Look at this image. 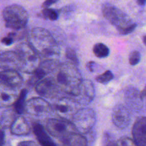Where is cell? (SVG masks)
I'll use <instances>...</instances> for the list:
<instances>
[{"label": "cell", "mask_w": 146, "mask_h": 146, "mask_svg": "<svg viewBox=\"0 0 146 146\" xmlns=\"http://www.w3.org/2000/svg\"><path fill=\"white\" fill-rule=\"evenodd\" d=\"M28 44L40 56L45 60H56L60 55V48L57 41L45 29H31L29 35Z\"/></svg>", "instance_id": "obj_1"}, {"label": "cell", "mask_w": 146, "mask_h": 146, "mask_svg": "<svg viewBox=\"0 0 146 146\" xmlns=\"http://www.w3.org/2000/svg\"><path fill=\"white\" fill-rule=\"evenodd\" d=\"M55 71V76L53 78L59 90L72 97L77 96L83 80L75 65L71 63L63 64L58 65Z\"/></svg>", "instance_id": "obj_2"}, {"label": "cell", "mask_w": 146, "mask_h": 146, "mask_svg": "<svg viewBox=\"0 0 146 146\" xmlns=\"http://www.w3.org/2000/svg\"><path fill=\"white\" fill-rule=\"evenodd\" d=\"M104 17L116 27L121 34H129L133 32L137 24L123 11L113 5H105L102 9Z\"/></svg>", "instance_id": "obj_3"}, {"label": "cell", "mask_w": 146, "mask_h": 146, "mask_svg": "<svg viewBox=\"0 0 146 146\" xmlns=\"http://www.w3.org/2000/svg\"><path fill=\"white\" fill-rule=\"evenodd\" d=\"M6 27L14 30L24 29L27 26L29 15L25 9L20 5L7 6L2 12Z\"/></svg>", "instance_id": "obj_4"}, {"label": "cell", "mask_w": 146, "mask_h": 146, "mask_svg": "<svg viewBox=\"0 0 146 146\" xmlns=\"http://www.w3.org/2000/svg\"><path fill=\"white\" fill-rule=\"evenodd\" d=\"M21 63V68L24 72L32 74L40 65V56L27 43L19 44L16 49Z\"/></svg>", "instance_id": "obj_5"}, {"label": "cell", "mask_w": 146, "mask_h": 146, "mask_svg": "<svg viewBox=\"0 0 146 146\" xmlns=\"http://www.w3.org/2000/svg\"><path fill=\"white\" fill-rule=\"evenodd\" d=\"M76 131L81 133L90 131L96 123V114L91 108H81L76 111L71 121Z\"/></svg>", "instance_id": "obj_6"}, {"label": "cell", "mask_w": 146, "mask_h": 146, "mask_svg": "<svg viewBox=\"0 0 146 146\" xmlns=\"http://www.w3.org/2000/svg\"><path fill=\"white\" fill-rule=\"evenodd\" d=\"M46 128L47 132L52 136L57 138L58 141H61L73 133L77 132L71 121L64 119L52 118L48 120Z\"/></svg>", "instance_id": "obj_7"}, {"label": "cell", "mask_w": 146, "mask_h": 146, "mask_svg": "<svg viewBox=\"0 0 146 146\" xmlns=\"http://www.w3.org/2000/svg\"><path fill=\"white\" fill-rule=\"evenodd\" d=\"M74 102H75V101L73 98L64 97L60 98L57 100V102L52 104V108L61 119L70 121V119L72 120L73 115L76 113L74 111L75 103Z\"/></svg>", "instance_id": "obj_8"}, {"label": "cell", "mask_w": 146, "mask_h": 146, "mask_svg": "<svg viewBox=\"0 0 146 146\" xmlns=\"http://www.w3.org/2000/svg\"><path fill=\"white\" fill-rule=\"evenodd\" d=\"M50 105L44 98L37 97L30 98L26 102L24 111L29 115L41 116L47 113L50 111Z\"/></svg>", "instance_id": "obj_9"}, {"label": "cell", "mask_w": 146, "mask_h": 146, "mask_svg": "<svg viewBox=\"0 0 146 146\" xmlns=\"http://www.w3.org/2000/svg\"><path fill=\"white\" fill-rule=\"evenodd\" d=\"M35 91L42 97L53 98L60 90L53 77H46L36 84Z\"/></svg>", "instance_id": "obj_10"}, {"label": "cell", "mask_w": 146, "mask_h": 146, "mask_svg": "<svg viewBox=\"0 0 146 146\" xmlns=\"http://www.w3.org/2000/svg\"><path fill=\"white\" fill-rule=\"evenodd\" d=\"M0 68L17 71L21 68V63L16 51H7L0 54Z\"/></svg>", "instance_id": "obj_11"}, {"label": "cell", "mask_w": 146, "mask_h": 146, "mask_svg": "<svg viewBox=\"0 0 146 146\" xmlns=\"http://www.w3.org/2000/svg\"><path fill=\"white\" fill-rule=\"evenodd\" d=\"M113 123L120 129L127 128L130 122V114L125 106L117 105L114 108L112 114Z\"/></svg>", "instance_id": "obj_12"}, {"label": "cell", "mask_w": 146, "mask_h": 146, "mask_svg": "<svg viewBox=\"0 0 146 146\" xmlns=\"http://www.w3.org/2000/svg\"><path fill=\"white\" fill-rule=\"evenodd\" d=\"M132 134L135 146H146V117H140L136 120Z\"/></svg>", "instance_id": "obj_13"}, {"label": "cell", "mask_w": 146, "mask_h": 146, "mask_svg": "<svg viewBox=\"0 0 146 146\" xmlns=\"http://www.w3.org/2000/svg\"><path fill=\"white\" fill-rule=\"evenodd\" d=\"M94 96V88L92 82L89 80H84L80 86V92L74 100L76 103L88 104L90 103Z\"/></svg>", "instance_id": "obj_14"}, {"label": "cell", "mask_w": 146, "mask_h": 146, "mask_svg": "<svg viewBox=\"0 0 146 146\" xmlns=\"http://www.w3.org/2000/svg\"><path fill=\"white\" fill-rule=\"evenodd\" d=\"M17 97L15 88L0 81V106H10L14 105Z\"/></svg>", "instance_id": "obj_15"}, {"label": "cell", "mask_w": 146, "mask_h": 146, "mask_svg": "<svg viewBox=\"0 0 146 146\" xmlns=\"http://www.w3.org/2000/svg\"><path fill=\"white\" fill-rule=\"evenodd\" d=\"M0 81L15 88L16 87L21 85L22 83V78L17 71L3 70L0 72Z\"/></svg>", "instance_id": "obj_16"}, {"label": "cell", "mask_w": 146, "mask_h": 146, "mask_svg": "<svg viewBox=\"0 0 146 146\" xmlns=\"http://www.w3.org/2000/svg\"><path fill=\"white\" fill-rule=\"evenodd\" d=\"M11 133L16 135H26L31 132V128L25 118L19 116L14 119L10 126Z\"/></svg>", "instance_id": "obj_17"}, {"label": "cell", "mask_w": 146, "mask_h": 146, "mask_svg": "<svg viewBox=\"0 0 146 146\" xmlns=\"http://www.w3.org/2000/svg\"><path fill=\"white\" fill-rule=\"evenodd\" d=\"M33 133L35 135L36 138L38 140V142L41 146H57L54 141L50 138L47 131L44 128V127L40 123L33 124L32 125Z\"/></svg>", "instance_id": "obj_18"}, {"label": "cell", "mask_w": 146, "mask_h": 146, "mask_svg": "<svg viewBox=\"0 0 146 146\" xmlns=\"http://www.w3.org/2000/svg\"><path fill=\"white\" fill-rule=\"evenodd\" d=\"M60 146H87V141L82 134L74 132L59 141Z\"/></svg>", "instance_id": "obj_19"}, {"label": "cell", "mask_w": 146, "mask_h": 146, "mask_svg": "<svg viewBox=\"0 0 146 146\" xmlns=\"http://www.w3.org/2000/svg\"><path fill=\"white\" fill-rule=\"evenodd\" d=\"M27 95V90L24 88L21 91L19 95L17 97L15 103L14 104V111L17 113L22 114L24 112L26 106V97Z\"/></svg>", "instance_id": "obj_20"}, {"label": "cell", "mask_w": 146, "mask_h": 146, "mask_svg": "<svg viewBox=\"0 0 146 146\" xmlns=\"http://www.w3.org/2000/svg\"><path fill=\"white\" fill-rule=\"evenodd\" d=\"M93 53L98 58H105L110 54V49L104 44L98 43L93 46Z\"/></svg>", "instance_id": "obj_21"}, {"label": "cell", "mask_w": 146, "mask_h": 146, "mask_svg": "<svg viewBox=\"0 0 146 146\" xmlns=\"http://www.w3.org/2000/svg\"><path fill=\"white\" fill-rule=\"evenodd\" d=\"M113 78V74L110 71H106L102 74L97 76L96 77V81L100 84H106L110 82Z\"/></svg>", "instance_id": "obj_22"}, {"label": "cell", "mask_w": 146, "mask_h": 146, "mask_svg": "<svg viewBox=\"0 0 146 146\" xmlns=\"http://www.w3.org/2000/svg\"><path fill=\"white\" fill-rule=\"evenodd\" d=\"M42 15L45 19H47L51 21H55L58 19L59 14L55 9L50 8L44 9L42 11Z\"/></svg>", "instance_id": "obj_23"}, {"label": "cell", "mask_w": 146, "mask_h": 146, "mask_svg": "<svg viewBox=\"0 0 146 146\" xmlns=\"http://www.w3.org/2000/svg\"><path fill=\"white\" fill-rule=\"evenodd\" d=\"M13 115L11 113H5L1 116V120H0V125L2 127H7V125H9V126H11V123L14 120H12Z\"/></svg>", "instance_id": "obj_24"}, {"label": "cell", "mask_w": 146, "mask_h": 146, "mask_svg": "<svg viewBox=\"0 0 146 146\" xmlns=\"http://www.w3.org/2000/svg\"><path fill=\"white\" fill-rule=\"evenodd\" d=\"M66 58H68L70 61H72V64L74 65H77L78 64V58H77V54L74 49L71 48H67L65 51Z\"/></svg>", "instance_id": "obj_25"}, {"label": "cell", "mask_w": 146, "mask_h": 146, "mask_svg": "<svg viewBox=\"0 0 146 146\" xmlns=\"http://www.w3.org/2000/svg\"><path fill=\"white\" fill-rule=\"evenodd\" d=\"M140 58H141V56H140V52H138L137 51H134L130 54V57H129V62H130V65L132 66H135L140 62Z\"/></svg>", "instance_id": "obj_26"}, {"label": "cell", "mask_w": 146, "mask_h": 146, "mask_svg": "<svg viewBox=\"0 0 146 146\" xmlns=\"http://www.w3.org/2000/svg\"><path fill=\"white\" fill-rule=\"evenodd\" d=\"M1 41L2 44H4V45L9 46V45H11V44H13V42H14V39H13V38H11L10 36L8 35L7 36L4 37V38H1Z\"/></svg>", "instance_id": "obj_27"}, {"label": "cell", "mask_w": 146, "mask_h": 146, "mask_svg": "<svg viewBox=\"0 0 146 146\" xmlns=\"http://www.w3.org/2000/svg\"><path fill=\"white\" fill-rule=\"evenodd\" d=\"M17 146H38V145L34 141H24L19 143Z\"/></svg>", "instance_id": "obj_28"}, {"label": "cell", "mask_w": 146, "mask_h": 146, "mask_svg": "<svg viewBox=\"0 0 146 146\" xmlns=\"http://www.w3.org/2000/svg\"><path fill=\"white\" fill-rule=\"evenodd\" d=\"M57 2V1H54V0H47V1H44L42 4V7L44 9H47L49 8V7L52 5L53 4H55Z\"/></svg>", "instance_id": "obj_29"}, {"label": "cell", "mask_w": 146, "mask_h": 146, "mask_svg": "<svg viewBox=\"0 0 146 146\" xmlns=\"http://www.w3.org/2000/svg\"><path fill=\"white\" fill-rule=\"evenodd\" d=\"M96 66V64L94 62V61H90L87 64V69L89 70L91 72H93L94 71V67Z\"/></svg>", "instance_id": "obj_30"}, {"label": "cell", "mask_w": 146, "mask_h": 146, "mask_svg": "<svg viewBox=\"0 0 146 146\" xmlns=\"http://www.w3.org/2000/svg\"><path fill=\"white\" fill-rule=\"evenodd\" d=\"M5 144V133L4 131H0V146H4Z\"/></svg>", "instance_id": "obj_31"}, {"label": "cell", "mask_w": 146, "mask_h": 146, "mask_svg": "<svg viewBox=\"0 0 146 146\" xmlns=\"http://www.w3.org/2000/svg\"><path fill=\"white\" fill-rule=\"evenodd\" d=\"M140 96H141L142 98H146V86L144 88V89H143V91H141V93H140Z\"/></svg>", "instance_id": "obj_32"}, {"label": "cell", "mask_w": 146, "mask_h": 146, "mask_svg": "<svg viewBox=\"0 0 146 146\" xmlns=\"http://www.w3.org/2000/svg\"><path fill=\"white\" fill-rule=\"evenodd\" d=\"M137 3L139 4V5L143 6L145 4L146 1H145V0H138V1H137Z\"/></svg>", "instance_id": "obj_33"}, {"label": "cell", "mask_w": 146, "mask_h": 146, "mask_svg": "<svg viewBox=\"0 0 146 146\" xmlns=\"http://www.w3.org/2000/svg\"><path fill=\"white\" fill-rule=\"evenodd\" d=\"M107 146H117V143H110L109 144H107Z\"/></svg>", "instance_id": "obj_34"}, {"label": "cell", "mask_w": 146, "mask_h": 146, "mask_svg": "<svg viewBox=\"0 0 146 146\" xmlns=\"http://www.w3.org/2000/svg\"><path fill=\"white\" fill-rule=\"evenodd\" d=\"M143 43H144L145 45L146 46V36H143Z\"/></svg>", "instance_id": "obj_35"}]
</instances>
